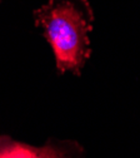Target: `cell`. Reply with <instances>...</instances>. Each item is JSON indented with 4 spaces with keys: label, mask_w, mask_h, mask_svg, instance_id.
Segmentation results:
<instances>
[{
    "label": "cell",
    "mask_w": 140,
    "mask_h": 158,
    "mask_svg": "<svg viewBox=\"0 0 140 158\" xmlns=\"http://www.w3.org/2000/svg\"><path fill=\"white\" fill-rule=\"evenodd\" d=\"M35 25L50 44L60 74L80 75L91 56L94 13L88 0H49L34 11Z\"/></svg>",
    "instance_id": "1"
},
{
    "label": "cell",
    "mask_w": 140,
    "mask_h": 158,
    "mask_svg": "<svg viewBox=\"0 0 140 158\" xmlns=\"http://www.w3.org/2000/svg\"><path fill=\"white\" fill-rule=\"evenodd\" d=\"M0 158H86L83 146L76 141L51 139L42 147H34L0 135Z\"/></svg>",
    "instance_id": "2"
},
{
    "label": "cell",
    "mask_w": 140,
    "mask_h": 158,
    "mask_svg": "<svg viewBox=\"0 0 140 158\" xmlns=\"http://www.w3.org/2000/svg\"><path fill=\"white\" fill-rule=\"evenodd\" d=\"M0 2H2V0H0Z\"/></svg>",
    "instance_id": "3"
}]
</instances>
